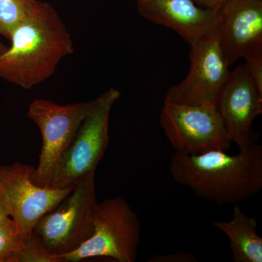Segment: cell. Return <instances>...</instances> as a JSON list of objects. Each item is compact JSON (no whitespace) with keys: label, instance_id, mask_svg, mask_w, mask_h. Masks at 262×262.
<instances>
[{"label":"cell","instance_id":"obj_1","mask_svg":"<svg viewBox=\"0 0 262 262\" xmlns=\"http://www.w3.org/2000/svg\"><path fill=\"white\" fill-rule=\"evenodd\" d=\"M0 55V78L25 89L51 77L60 61L75 51L72 35L49 3L36 0L12 33Z\"/></svg>","mask_w":262,"mask_h":262},{"label":"cell","instance_id":"obj_2","mask_svg":"<svg viewBox=\"0 0 262 262\" xmlns=\"http://www.w3.org/2000/svg\"><path fill=\"white\" fill-rule=\"evenodd\" d=\"M173 180L196 196L217 204H237L262 189V146L237 155L213 150L200 155L176 151L170 160Z\"/></svg>","mask_w":262,"mask_h":262},{"label":"cell","instance_id":"obj_3","mask_svg":"<svg viewBox=\"0 0 262 262\" xmlns=\"http://www.w3.org/2000/svg\"><path fill=\"white\" fill-rule=\"evenodd\" d=\"M140 221L122 198L98 203L94 232L73 252L56 256L58 262H78L87 258L108 257L119 262H134L140 243Z\"/></svg>","mask_w":262,"mask_h":262},{"label":"cell","instance_id":"obj_4","mask_svg":"<svg viewBox=\"0 0 262 262\" xmlns=\"http://www.w3.org/2000/svg\"><path fill=\"white\" fill-rule=\"evenodd\" d=\"M95 175L90 174L77 183L34 227L45 247L55 258L73 252L92 235L98 203Z\"/></svg>","mask_w":262,"mask_h":262},{"label":"cell","instance_id":"obj_5","mask_svg":"<svg viewBox=\"0 0 262 262\" xmlns=\"http://www.w3.org/2000/svg\"><path fill=\"white\" fill-rule=\"evenodd\" d=\"M118 90L108 89L98 107L82 122L70 145L55 165L47 187H75L90 174L96 173L110 143L108 123L112 108L120 98Z\"/></svg>","mask_w":262,"mask_h":262},{"label":"cell","instance_id":"obj_6","mask_svg":"<svg viewBox=\"0 0 262 262\" xmlns=\"http://www.w3.org/2000/svg\"><path fill=\"white\" fill-rule=\"evenodd\" d=\"M104 93L92 101L61 105L46 99L34 100L29 106V118L39 127L42 146L39 165L32 181L39 187H47L55 165L70 145L84 119L98 107Z\"/></svg>","mask_w":262,"mask_h":262},{"label":"cell","instance_id":"obj_7","mask_svg":"<svg viewBox=\"0 0 262 262\" xmlns=\"http://www.w3.org/2000/svg\"><path fill=\"white\" fill-rule=\"evenodd\" d=\"M160 124L170 145L179 152L226 151L232 144L215 105L189 106L165 101Z\"/></svg>","mask_w":262,"mask_h":262},{"label":"cell","instance_id":"obj_8","mask_svg":"<svg viewBox=\"0 0 262 262\" xmlns=\"http://www.w3.org/2000/svg\"><path fill=\"white\" fill-rule=\"evenodd\" d=\"M218 13L217 32L227 64L244 58L253 79L261 84V0H227Z\"/></svg>","mask_w":262,"mask_h":262},{"label":"cell","instance_id":"obj_9","mask_svg":"<svg viewBox=\"0 0 262 262\" xmlns=\"http://www.w3.org/2000/svg\"><path fill=\"white\" fill-rule=\"evenodd\" d=\"M34 170L32 165L20 163L0 165V203L16 222L24 237L32 233L43 215L74 188L39 187L32 181Z\"/></svg>","mask_w":262,"mask_h":262},{"label":"cell","instance_id":"obj_10","mask_svg":"<svg viewBox=\"0 0 262 262\" xmlns=\"http://www.w3.org/2000/svg\"><path fill=\"white\" fill-rule=\"evenodd\" d=\"M190 47L189 73L180 83L169 89L165 101L189 106L215 105L230 72L217 28Z\"/></svg>","mask_w":262,"mask_h":262},{"label":"cell","instance_id":"obj_11","mask_svg":"<svg viewBox=\"0 0 262 262\" xmlns=\"http://www.w3.org/2000/svg\"><path fill=\"white\" fill-rule=\"evenodd\" d=\"M215 106L229 139L239 151L256 144L258 135L252 124L262 113V92L246 63L229 72Z\"/></svg>","mask_w":262,"mask_h":262},{"label":"cell","instance_id":"obj_12","mask_svg":"<svg viewBox=\"0 0 262 262\" xmlns=\"http://www.w3.org/2000/svg\"><path fill=\"white\" fill-rule=\"evenodd\" d=\"M141 16L173 29L189 46L214 31L218 10L203 8L193 0H136Z\"/></svg>","mask_w":262,"mask_h":262},{"label":"cell","instance_id":"obj_13","mask_svg":"<svg viewBox=\"0 0 262 262\" xmlns=\"http://www.w3.org/2000/svg\"><path fill=\"white\" fill-rule=\"evenodd\" d=\"M213 225L226 234L234 262H261L262 238L257 234V220L250 217L236 204L232 220Z\"/></svg>","mask_w":262,"mask_h":262},{"label":"cell","instance_id":"obj_14","mask_svg":"<svg viewBox=\"0 0 262 262\" xmlns=\"http://www.w3.org/2000/svg\"><path fill=\"white\" fill-rule=\"evenodd\" d=\"M36 0H0V35L10 39L18 24L32 9Z\"/></svg>","mask_w":262,"mask_h":262},{"label":"cell","instance_id":"obj_15","mask_svg":"<svg viewBox=\"0 0 262 262\" xmlns=\"http://www.w3.org/2000/svg\"><path fill=\"white\" fill-rule=\"evenodd\" d=\"M24 236L10 217L0 222V262H15L24 244Z\"/></svg>","mask_w":262,"mask_h":262},{"label":"cell","instance_id":"obj_16","mask_svg":"<svg viewBox=\"0 0 262 262\" xmlns=\"http://www.w3.org/2000/svg\"><path fill=\"white\" fill-rule=\"evenodd\" d=\"M15 262H58L45 247L39 234L33 230L24 237V244Z\"/></svg>","mask_w":262,"mask_h":262},{"label":"cell","instance_id":"obj_17","mask_svg":"<svg viewBox=\"0 0 262 262\" xmlns=\"http://www.w3.org/2000/svg\"><path fill=\"white\" fill-rule=\"evenodd\" d=\"M149 262H195L198 261L196 256L192 253L182 251L168 255H155L148 260Z\"/></svg>","mask_w":262,"mask_h":262},{"label":"cell","instance_id":"obj_18","mask_svg":"<svg viewBox=\"0 0 262 262\" xmlns=\"http://www.w3.org/2000/svg\"><path fill=\"white\" fill-rule=\"evenodd\" d=\"M196 4L209 9L219 10L227 0H193Z\"/></svg>","mask_w":262,"mask_h":262},{"label":"cell","instance_id":"obj_19","mask_svg":"<svg viewBox=\"0 0 262 262\" xmlns=\"http://www.w3.org/2000/svg\"><path fill=\"white\" fill-rule=\"evenodd\" d=\"M8 217L10 216L8 215V213H7L6 210L5 209L3 205L0 203V222H3L5 219L8 218Z\"/></svg>","mask_w":262,"mask_h":262},{"label":"cell","instance_id":"obj_20","mask_svg":"<svg viewBox=\"0 0 262 262\" xmlns=\"http://www.w3.org/2000/svg\"><path fill=\"white\" fill-rule=\"evenodd\" d=\"M7 48H8L2 42L1 39H0V55L3 54V53L6 51Z\"/></svg>","mask_w":262,"mask_h":262}]
</instances>
